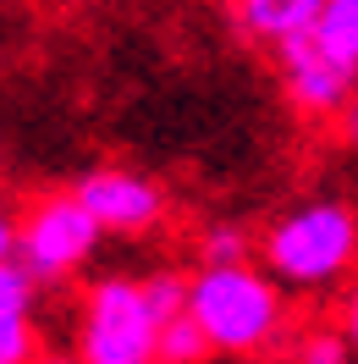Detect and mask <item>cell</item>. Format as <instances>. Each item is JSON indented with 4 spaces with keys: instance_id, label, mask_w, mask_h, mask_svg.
<instances>
[{
    "instance_id": "4fadbf2b",
    "label": "cell",
    "mask_w": 358,
    "mask_h": 364,
    "mask_svg": "<svg viewBox=\"0 0 358 364\" xmlns=\"http://www.w3.org/2000/svg\"><path fill=\"white\" fill-rule=\"evenodd\" d=\"M342 337L353 342V359H358V276L347 287V298H342Z\"/></svg>"
},
{
    "instance_id": "8fae6325",
    "label": "cell",
    "mask_w": 358,
    "mask_h": 364,
    "mask_svg": "<svg viewBox=\"0 0 358 364\" xmlns=\"http://www.w3.org/2000/svg\"><path fill=\"white\" fill-rule=\"evenodd\" d=\"M143 293H149V309L160 315V326H166L171 315H188V304H193V276L149 271V276H143Z\"/></svg>"
},
{
    "instance_id": "7a4b0ae2",
    "label": "cell",
    "mask_w": 358,
    "mask_h": 364,
    "mask_svg": "<svg viewBox=\"0 0 358 364\" xmlns=\"http://www.w3.org/2000/svg\"><path fill=\"white\" fill-rule=\"evenodd\" d=\"M188 309L210 348L232 359H259L287 337V287L265 265H199Z\"/></svg>"
},
{
    "instance_id": "7c38bea8",
    "label": "cell",
    "mask_w": 358,
    "mask_h": 364,
    "mask_svg": "<svg viewBox=\"0 0 358 364\" xmlns=\"http://www.w3.org/2000/svg\"><path fill=\"white\" fill-rule=\"evenodd\" d=\"M347 353H353V342L342 331H303L292 348V364H347Z\"/></svg>"
},
{
    "instance_id": "5b68a950",
    "label": "cell",
    "mask_w": 358,
    "mask_h": 364,
    "mask_svg": "<svg viewBox=\"0 0 358 364\" xmlns=\"http://www.w3.org/2000/svg\"><path fill=\"white\" fill-rule=\"evenodd\" d=\"M276 77H281V94L292 100V111L303 116H347L358 94V72L342 67L314 33L276 45Z\"/></svg>"
},
{
    "instance_id": "52a82bcc",
    "label": "cell",
    "mask_w": 358,
    "mask_h": 364,
    "mask_svg": "<svg viewBox=\"0 0 358 364\" xmlns=\"http://www.w3.org/2000/svg\"><path fill=\"white\" fill-rule=\"evenodd\" d=\"M226 11H232L237 33H248V39L276 50L287 39H298V33H314L325 0H226Z\"/></svg>"
},
{
    "instance_id": "6da1fadb",
    "label": "cell",
    "mask_w": 358,
    "mask_h": 364,
    "mask_svg": "<svg viewBox=\"0 0 358 364\" xmlns=\"http://www.w3.org/2000/svg\"><path fill=\"white\" fill-rule=\"evenodd\" d=\"M259 265L287 293H325L358 271V210L342 199H309L281 210L259 232Z\"/></svg>"
},
{
    "instance_id": "277c9868",
    "label": "cell",
    "mask_w": 358,
    "mask_h": 364,
    "mask_svg": "<svg viewBox=\"0 0 358 364\" xmlns=\"http://www.w3.org/2000/svg\"><path fill=\"white\" fill-rule=\"evenodd\" d=\"M83 364H160V315L138 276H99L77 309Z\"/></svg>"
},
{
    "instance_id": "ba28073f",
    "label": "cell",
    "mask_w": 358,
    "mask_h": 364,
    "mask_svg": "<svg viewBox=\"0 0 358 364\" xmlns=\"http://www.w3.org/2000/svg\"><path fill=\"white\" fill-rule=\"evenodd\" d=\"M314 39L331 50L342 67L358 72V0H325V11L314 23Z\"/></svg>"
},
{
    "instance_id": "5bb4252c",
    "label": "cell",
    "mask_w": 358,
    "mask_h": 364,
    "mask_svg": "<svg viewBox=\"0 0 358 364\" xmlns=\"http://www.w3.org/2000/svg\"><path fill=\"white\" fill-rule=\"evenodd\" d=\"M33 364H83V359H77V353H39Z\"/></svg>"
},
{
    "instance_id": "3957f363",
    "label": "cell",
    "mask_w": 358,
    "mask_h": 364,
    "mask_svg": "<svg viewBox=\"0 0 358 364\" xmlns=\"http://www.w3.org/2000/svg\"><path fill=\"white\" fill-rule=\"evenodd\" d=\"M99 237H105V227L77 199V188H67V193L55 188V193L28 199L23 215L0 227V254H17L28 271L39 276V287H61L94 259Z\"/></svg>"
},
{
    "instance_id": "30bf717a",
    "label": "cell",
    "mask_w": 358,
    "mask_h": 364,
    "mask_svg": "<svg viewBox=\"0 0 358 364\" xmlns=\"http://www.w3.org/2000/svg\"><path fill=\"white\" fill-rule=\"evenodd\" d=\"M193 249H199V265H248V254L259 249V243H254L237 221H210Z\"/></svg>"
},
{
    "instance_id": "9c48e42d",
    "label": "cell",
    "mask_w": 358,
    "mask_h": 364,
    "mask_svg": "<svg viewBox=\"0 0 358 364\" xmlns=\"http://www.w3.org/2000/svg\"><path fill=\"white\" fill-rule=\"evenodd\" d=\"M210 353H215V348L204 337V326L193 320V309H188V315H171L160 326V364H204Z\"/></svg>"
},
{
    "instance_id": "8992f818",
    "label": "cell",
    "mask_w": 358,
    "mask_h": 364,
    "mask_svg": "<svg viewBox=\"0 0 358 364\" xmlns=\"http://www.w3.org/2000/svg\"><path fill=\"white\" fill-rule=\"evenodd\" d=\"M77 199L99 215V227L116 237H143L166 221V188L133 166H94L77 177Z\"/></svg>"
},
{
    "instance_id": "9a60e30c",
    "label": "cell",
    "mask_w": 358,
    "mask_h": 364,
    "mask_svg": "<svg viewBox=\"0 0 358 364\" xmlns=\"http://www.w3.org/2000/svg\"><path fill=\"white\" fill-rule=\"evenodd\" d=\"M342 122H347V138L358 144V94H353V105H347V116H342Z\"/></svg>"
}]
</instances>
